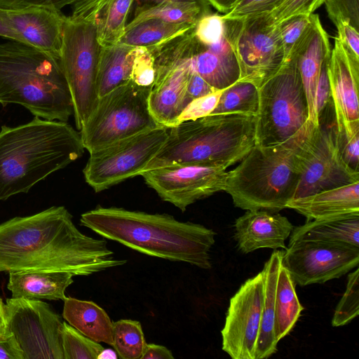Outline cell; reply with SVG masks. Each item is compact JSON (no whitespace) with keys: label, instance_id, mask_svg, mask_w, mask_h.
<instances>
[{"label":"cell","instance_id":"obj_1","mask_svg":"<svg viewBox=\"0 0 359 359\" xmlns=\"http://www.w3.org/2000/svg\"><path fill=\"white\" fill-rule=\"evenodd\" d=\"M64 206L0 224V272L63 271L87 276L125 264L104 239L81 233Z\"/></svg>","mask_w":359,"mask_h":359},{"label":"cell","instance_id":"obj_2","mask_svg":"<svg viewBox=\"0 0 359 359\" xmlns=\"http://www.w3.org/2000/svg\"><path fill=\"white\" fill-rule=\"evenodd\" d=\"M80 224L147 255L203 269L212 267L210 250L216 233L200 224L181 222L168 214L100 205L83 213Z\"/></svg>","mask_w":359,"mask_h":359},{"label":"cell","instance_id":"obj_3","mask_svg":"<svg viewBox=\"0 0 359 359\" xmlns=\"http://www.w3.org/2000/svg\"><path fill=\"white\" fill-rule=\"evenodd\" d=\"M79 132L67 122L39 117L0 130V201L27 193L36 183L79 159Z\"/></svg>","mask_w":359,"mask_h":359},{"label":"cell","instance_id":"obj_4","mask_svg":"<svg viewBox=\"0 0 359 359\" xmlns=\"http://www.w3.org/2000/svg\"><path fill=\"white\" fill-rule=\"evenodd\" d=\"M0 104H17L34 116L67 122L72 98L60 57L28 44H0Z\"/></svg>","mask_w":359,"mask_h":359},{"label":"cell","instance_id":"obj_5","mask_svg":"<svg viewBox=\"0 0 359 359\" xmlns=\"http://www.w3.org/2000/svg\"><path fill=\"white\" fill-rule=\"evenodd\" d=\"M255 116L210 114L168 128L166 140L144 171L178 164L227 168L255 144Z\"/></svg>","mask_w":359,"mask_h":359},{"label":"cell","instance_id":"obj_6","mask_svg":"<svg viewBox=\"0 0 359 359\" xmlns=\"http://www.w3.org/2000/svg\"><path fill=\"white\" fill-rule=\"evenodd\" d=\"M306 134L280 144H255L238 165L226 172L223 191L236 207L272 212L286 208L299 184L296 154Z\"/></svg>","mask_w":359,"mask_h":359},{"label":"cell","instance_id":"obj_7","mask_svg":"<svg viewBox=\"0 0 359 359\" xmlns=\"http://www.w3.org/2000/svg\"><path fill=\"white\" fill-rule=\"evenodd\" d=\"M106 0H76L67 16L60 54L80 130L98 99L96 83L101 48L97 18Z\"/></svg>","mask_w":359,"mask_h":359},{"label":"cell","instance_id":"obj_8","mask_svg":"<svg viewBox=\"0 0 359 359\" xmlns=\"http://www.w3.org/2000/svg\"><path fill=\"white\" fill-rule=\"evenodd\" d=\"M255 144L271 146L305 135L312 123L296 57L289 55L280 69L259 88Z\"/></svg>","mask_w":359,"mask_h":359},{"label":"cell","instance_id":"obj_9","mask_svg":"<svg viewBox=\"0 0 359 359\" xmlns=\"http://www.w3.org/2000/svg\"><path fill=\"white\" fill-rule=\"evenodd\" d=\"M151 88L131 81L98 97L79 130L84 149L90 154L118 140L162 127L150 111Z\"/></svg>","mask_w":359,"mask_h":359},{"label":"cell","instance_id":"obj_10","mask_svg":"<svg viewBox=\"0 0 359 359\" xmlns=\"http://www.w3.org/2000/svg\"><path fill=\"white\" fill-rule=\"evenodd\" d=\"M296 156L299 181L294 198L359 182V172L340 153L332 106L319 117L318 126L311 125Z\"/></svg>","mask_w":359,"mask_h":359},{"label":"cell","instance_id":"obj_11","mask_svg":"<svg viewBox=\"0 0 359 359\" xmlns=\"http://www.w3.org/2000/svg\"><path fill=\"white\" fill-rule=\"evenodd\" d=\"M194 27L161 44L147 48L154 57L155 77L150 93V111L158 123L170 128L187 107L191 74V58L197 45Z\"/></svg>","mask_w":359,"mask_h":359},{"label":"cell","instance_id":"obj_12","mask_svg":"<svg viewBox=\"0 0 359 359\" xmlns=\"http://www.w3.org/2000/svg\"><path fill=\"white\" fill-rule=\"evenodd\" d=\"M168 133V128L158 127L90 153L83 170L86 183L98 193L140 175L162 147Z\"/></svg>","mask_w":359,"mask_h":359},{"label":"cell","instance_id":"obj_13","mask_svg":"<svg viewBox=\"0 0 359 359\" xmlns=\"http://www.w3.org/2000/svg\"><path fill=\"white\" fill-rule=\"evenodd\" d=\"M5 320V332L14 336L24 359H64L63 321L49 304L40 299L8 298Z\"/></svg>","mask_w":359,"mask_h":359},{"label":"cell","instance_id":"obj_14","mask_svg":"<svg viewBox=\"0 0 359 359\" xmlns=\"http://www.w3.org/2000/svg\"><path fill=\"white\" fill-rule=\"evenodd\" d=\"M233 45L240 71L238 80L250 82L257 88L284 62L278 27L268 13L237 20Z\"/></svg>","mask_w":359,"mask_h":359},{"label":"cell","instance_id":"obj_15","mask_svg":"<svg viewBox=\"0 0 359 359\" xmlns=\"http://www.w3.org/2000/svg\"><path fill=\"white\" fill-rule=\"evenodd\" d=\"M359 263V247L321 241H297L283 250L282 264L295 285L339 278Z\"/></svg>","mask_w":359,"mask_h":359},{"label":"cell","instance_id":"obj_16","mask_svg":"<svg viewBox=\"0 0 359 359\" xmlns=\"http://www.w3.org/2000/svg\"><path fill=\"white\" fill-rule=\"evenodd\" d=\"M226 169L178 164L142 172L140 175L164 201L184 212L198 200L223 191Z\"/></svg>","mask_w":359,"mask_h":359},{"label":"cell","instance_id":"obj_17","mask_svg":"<svg viewBox=\"0 0 359 359\" xmlns=\"http://www.w3.org/2000/svg\"><path fill=\"white\" fill-rule=\"evenodd\" d=\"M263 295L260 271L245 280L230 299L221 334L222 350L233 359H256Z\"/></svg>","mask_w":359,"mask_h":359},{"label":"cell","instance_id":"obj_18","mask_svg":"<svg viewBox=\"0 0 359 359\" xmlns=\"http://www.w3.org/2000/svg\"><path fill=\"white\" fill-rule=\"evenodd\" d=\"M327 75L337 132L351 135L359 131V62L348 55L337 37L328 60Z\"/></svg>","mask_w":359,"mask_h":359},{"label":"cell","instance_id":"obj_19","mask_svg":"<svg viewBox=\"0 0 359 359\" xmlns=\"http://www.w3.org/2000/svg\"><path fill=\"white\" fill-rule=\"evenodd\" d=\"M330 53L327 34L321 25L318 15L312 13L310 15L309 25L289 55H294L296 57L306 97L309 120L315 126L318 125L316 113L318 79L323 63Z\"/></svg>","mask_w":359,"mask_h":359},{"label":"cell","instance_id":"obj_20","mask_svg":"<svg viewBox=\"0 0 359 359\" xmlns=\"http://www.w3.org/2000/svg\"><path fill=\"white\" fill-rule=\"evenodd\" d=\"M1 12L25 43L60 57L67 18L61 11L32 7L13 11L1 9Z\"/></svg>","mask_w":359,"mask_h":359},{"label":"cell","instance_id":"obj_21","mask_svg":"<svg viewBox=\"0 0 359 359\" xmlns=\"http://www.w3.org/2000/svg\"><path fill=\"white\" fill-rule=\"evenodd\" d=\"M224 19L226 33L221 41L212 46L198 41L191 58L192 72L216 90L227 88L240 76L233 45L237 20Z\"/></svg>","mask_w":359,"mask_h":359},{"label":"cell","instance_id":"obj_22","mask_svg":"<svg viewBox=\"0 0 359 359\" xmlns=\"http://www.w3.org/2000/svg\"><path fill=\"white\" fill-rule=\"evenodd\" d=\"M294 229L286 217L264 210H246L234 224V238L240 251L248 254L260 248L285 250Z\"/></svg>","mask_w":359,"mask_h":359},{"label":"cell","instance_id":"obj_23","mask_svg":"<svg viewBox=\"0 0 359 359\" xmlns=\"http://www.w3.org/2000/svg\"><path fill=\"white\" fill-rule=\"evenodd\" d=\"M286 208L294 210L307 221L359 212V182L292 199Z\"/></svg>","mask_w":359,"mask_h":359},{"label":"cell","instance_id":"obj_24","mask_svg":"<svg viewBox=\"0 0 359 359\" xmlns=\"http://www.w3.org/2000/svg\"><path fill=\"white\" fill-rule=\"evenodd\" d=\"M74 275L63 271L10 272L8 289L12 298L65 301Z\"/></svg>","mask_w":359,"mask_h":359},{"label":"cell","instance_id":"obj_25","mask_svg":"<svg viewBox=\"0 0 359 359\" xmlns=\"http://www.w3.org/2000/svg\"><path fill=\"white\" fill-rule=\"evenodd\" d=\"M306 241L359 247V212L311 219L294 227L290 235L289 244Z\"/></svg>","mask_w":359,"mask_h":359},{"label":"cell","instance_id":"obj_26","mask_svg":"<svg viewBox=\"0 0 359 359\" xmlns=\"http://www.w3.org/2000/svg\"><path fill=\"white\" fill-rule=\"evenodd\" d=\"M283 250H274L262 270L264 295L256 359L269 358L277 351L275 336V295Z\"/></svg>","mask_w":359,"mask_h":359},{"label":"cell","instance_id":"obj_27","mask_svg":"<svg viewBox=\"0 0 359 359\" xmlns=\"http://www.w3.org/2000/svg\"><path fill=\"white\" fill-rule=\"evenodd\" d=\"M62 317L87 337L112 346L113 322L107 312L95 302L67 297L64 301Z\"/></svg>","mask_w":359,"mask_h":359},{"label":"cell","instance_id":"obj_28","mask_svg":"<svg viewBox=\"0 0 359 359\" xmlns=\"http://www.w3.org/2000/svg\"><path fill=\"white\" fill-rule=\"evenodd\" d=\"M137 47L121 43L101 48L96 89L98 97L132 81Z\"/></svg>","mask_w":359,"mask_h":359},{"label":"cell","instance_id":"obj_29","mask_svg":"<svg viewBox=\"0 0 359 359\" xmlns=\"http://www.w3.org/2000/svg\"><path fill=\"white\" fill-rule=\"evenodd\" d=\"M195 25L170 23L157 18L147 19L133 25L127 24L118 43L132 47L150 48L182 35Z\"/></svg>","mask_w":359,"mask_h":359},{"label":"cell","instance_id":"obj_30","mask_svg":"<svg viewBox=\"0 0 359 359\" xmlns=\"http://www.w3.org/2000/svg\"><path fill=\"white\" fill-rule=\"evenodd\" d=\"M295 285L281 262L275 295L274 331L278 342L292 331L304 310L296 294Z\"/></svg>","mask_w":359,"mask_h":359},{"label":"cell","instance_id":"obj_31","mask_svg":"<svg viewBox=\"0 0 359 359\" xmlns=\"http://www.w3.org/2000/svg\"><path fill=\"white\" fill-rule=\"evenodd\" d=\"M135 0H107L97 15L98 41L101 46L116 44L125 32Z\"/></svg>","mask_w":359,"mask_h":359},{"label":"cell","instance_id":"obj_32","mask_svg":"<svg viewBox=\"0 0 359 359\" xmlns=\"http://www.w3.org/2000/svg\"><path fill=\"white\" fill-rule=\"evenodd\" d=\"M258 107V88L250 82L238 80L223 89L210 114H242L255 116Z\"/></svg>","mask_w":359,"mask_h":359},{"label":"cell","instance_id":"obj_33","mask_svg":"<svg viewBox=\"0 0 359 359\" xmlns=\"http://www.w3.org/2000/svg\"><path fill=\"white\" fill-rule=\"evenodd\" d=\"M210 13L196 4L163 2L135 11L134 18L128 25L151 18H157L170 23L196 24L202 17Z\"/></svg>","mask_w":359,"mask_h":359},{"label":"cell","instance_id":"obj_34","mask_svg":"<svg viewBox=\"0 0 359 359\" xmlns=\"http://www.w3.org/2000/svg\"><path fill=\"white\" fill-rule=\"evenodd\" d=\"M114 334L111 346L121 359H141L147 345L140 322L121 319L113 322Z\"/></svg>","mask_w":359,"mask_h":359},{"label":"cell","instance_id":"obj_35","mask_svg":"<svg viewBox=\"0 0 359 359\" xmlns=\"http://www.w3.org/2000/svg\"><path fill=\"white\" fill-rule=\"evenodd\" d=\"M62 344L64 359H98L104 349L96 342L63 321Z\"/></svg>","mask_w":359,"mask_h":359},{"label":"cell","instance_id":"obj_36","mask_svg":"<svg viewBox=\"0 0 359 359\" xmlns=\"http://www.w3.org/2000/svg\"><path fill=\"white\" fill-rule=\"evenodd\" d=\"M346 290L339 302L332 320L333 327L349 323L359 313V269L350 273Z\"/></svg>","mask_w":359,"mask_h":359},{"label":"cell","instance_id":"obj_37","mask_svg":"<svg viewBox=\"0 0 359 359\" xmlns=\"http://www.w3.org/2000/svg\"><path fill=\"white\" fill-rule=\"evenodd\" d=\"M226 21L223 15L209 13L202 17L196 24L194 35L197 41L204 46L214 45L224 37Z\"/></svg>","mask_w":359,"mask_h":359},{"label":"cell","instance_id":"obj_38","mask_svg":"<svg viewBox=\"0 0 359 359\" xmlns=\"http://www.w3.org/2000/svg\"><path fill=\"white\" fill-rule=\"evenodd\" d=\"M330 19L336 25L344 22L359 32V0H325Z\"/></svg>","mask_w":359,"mask_h":359},{"label":"cell","instance_id":"obj_39","mask_svg":"<svg viewBox=\"0 0 359 359\" xmlns=\"http://www.w3.org/2000/svg\"><path fill=\"white\" fill-rule=\"evenodd\" d=\"M310 22V15H293L285 19L278 25L285 59L289 55L297 40Z\"/></svg>","mask_w":359,"mask_h":359},{"label":"cell","instance_id":"obj_40","mask_svg":"<svg viewBox=\"0 0 359 359\" xmlns=\"http://www.w3.org/2000/svg\"><path fill=\"white\" fill-rule=\"evenodd\" d=\"M325 0H284L278 6L268 13L274 24L297 15H311Z\"/></svg>","mask_w":359,"mask_h":359},{"label":"cell","instance_id":"obj_41","mask_svg":"<svg viewBox=\"0 0 359 359\" xmlns=\"http://www.w3.org/2000/svg\"><path fill=\"white\" fill-rule=\"evenodd\" d=\"M284 0H240L227 13L226 19L244 20L262 13H269Z\"/></svg>","mask_w":359,"mask_h":359},{"label":"cell","instance_id":"obj_42","mask_svg":"<svg viewBox=\"0 0 359 359\" xmlns=\"http://www.w3.org/2000/svg\"><path fill=\"white\" fill-rule=\"evenodd\" d=\"M154 77L153 55L148 48L137 47L133 68L132 81L144 86H152Z\"/></svg>","mask_w":359,"mask_h":359},{"label":"cell","instance_id":"obj_43","mask_svg":"<svg viewBox=\"0 0 359 359\" xmlns=\"http://www.w3.org/2000/svg\"><path fill=\"white\" fill-rule=\"evenodd\" d=\"M222 90L223 89L218 90L192 101L179 118L178 123L210 114L215 108Z\"/></svg>","mask_w":359,"mask_h":359},{"label":"cell","instance_id":"obj_44","mask_svg":"<svg viewBox=\"0 0 359 359\" xmlns=\"http://www.w3.org/2000/svg\"><path fill=\"white\" fill-rule=\"evenodd\" d=\"M337 138L344 161L352 169L359 172V131L348 136L337 132Z\"/></svg>","mask_w":359,"mask_h":359},{"label":"cell","instance_id":"obj_45","mask_svg":"<svg viewBox=\"0 0 359 359\" xmlns=\"http://www.w3.org/2000/svg\"><path fill=\"white\" fill-rule=\"evenodd\" d=\"M338 36L344 49L354 61L359 62V32L348 24L339 22L336 25Z\"/></svg>","mask_w":359,"mask_h":359},{"label":"cell","instance_id":"obj_46","mask_svg":"<svg viewBox=\"0 0 359 359\" xmlns=\"http://www.w3.org/2000/svg\"><path fill=\"white\" fill-rule=\"evenodd\" d=\"M76 0H0V8L4 10H21L32 7H46L61 11L64 7L73 4Z\"/></svg>","mask_w":359,"mask_h":359},{"label":"cell","instance_id":"obj_47","mask_svg":"<svg viewBox=\"0 0 359 359\" xmlns=\"http://www.w3.org/2000/svg\"><path fill=\"white\" fill-rule=\"evenodd\" d=\"M216 90L207 83L202 77L191 72L187 92V107L194 100L211 94ZM187 108V107H186Z\"/></svg>","mask_w":359,"mask_h":359},{"label":"cell","instance_id":"obj_48","mask_svg":"<svg viewBox=\"0 0 359 359\" xmlns=\"http://www.w3.org/2000/svg\"><path fill=\"white\" fill-rule=\"evenodd\" d=\"M0 359H24L22 352L11 333L0 334Z\"/></svg>","mask_w":359,"mask_h":359},{"label":"cell","instance_id":"obj_49","mask_svg":"<svg viewBox=\"0 0 359 359\" xmlns=\"http://www.w3.org/2000/svg\"><path fill=\"white\" fill-rule=\"evenodd\" d=\"M135 2L136 6L135 11L145 9L163 2L193 4L211 11L208 0H135Z\"/></svg>","mask_w":359,"mask_h":359},{"label":"cell","instance_id":"obj_50","mask_svg":"<svg viewBox=\"0 0 359 359\" xmlns=\"http://www.w3.org/2000/svg\"><path fill=\"white\" fill-rule=\"evenodd\" d=\"M141 359H174V356L164 346L147 344Z\"/></svg>","mask_w":359,"mask_h":359},{"label":"cell","instance_id":"obj_51","mask_svg":"<svg viewBox=\"0 0 359 359\" xmlns=\"http://www.w3.org/2000/svg\"><path fill=\"white\" fill-rule=\"evenodd\" d=\"M0 36L7 38L11 41L24 43L21 36L6 22L2 16L0 9Z\"/></svg>","mask_w":359,"mask_h":359},{"label":"cell","instance_id":"obj_52","mask_svg":"<svg viewBox=\"0 0 359 359\" xmlns=\"http://www.w3.org/2000/svg\"><path fill=\"white\" fill-rule=\"evenodd\" d=\"M208 1L219 12L226 14L235 6L239 0H208Z\"/></svg>","mask_w":359,"mask_h":359},{"label":"cell","instance_id":"obj_53","mask_svg":"<svg viewBox=\"0 0 359 359\" xmlns=\"http://www.w3.org/2000/svg\"><path fill=\"white\" fill-rule=\"evenodd\" d=\"M6 320H5V304L0 298V334L5 333Z\"/></svg>","mask_w":359,"mask_h":359},{"label":"cell","instance_id":"obj_54","mask_svg":"<svg viewBox=\"0 0 359 359\" xmlns=\"http://www.w3.org/2000/svg\"><path fill=\"white\" fill-rule=\"evenodd\" d=\"M111 350H103V351L101 353L98 358H116V355L115 353L113 351L111 352Z\"/></svg>","mask_w":359,"mask_h":359},{"label":"cell","instance_id":"obj_55","mask_svg":"<svg viewBox=\"0 0 359 359\" xmlns=\"http://www.w3.org/2000/svg\"><path fill=\"white\" fill-rule=\"evenodd\" d=\"M240 1V0H239Z\"/></svg>","mask_w":359,"mask_h":359}]
</instances>
